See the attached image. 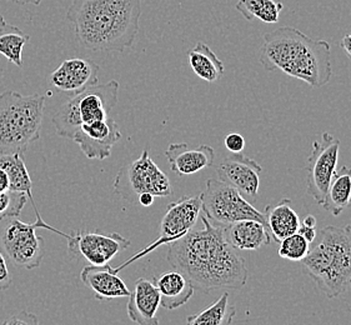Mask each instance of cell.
<instances>
[{
  "label": "cell",
  "instance_id": "cell-21",
  "mask_svg": "<svg viewBox=\"0 0 351 325\" xmlns=\"http://www.w3.org/2000/svg\"><path fill=\"white\" fill-rule=\"evenodd\" d=\"M264 214L267 230L276 243L298 233L300 228L299 215L291 208V200L289 198H282L275 205H267Z\"/></svg>",
  "mask_w": 351,
  "mask_h": 325
},
{
  "label": "cell",
  "instance_id": "cell-12",
  "mask_svg": "<svg viewBox=\"0 0 351 325\" xmlns=\"http://www.w3.org/2000/svg\"><path fill=\"white\" fill-rule=\"evenodd\" d=\"M130 239L119 233L77 230L68 241V253L73 259L83 258L90 265H106L130 247Z\"/></svg>",
  "mask_w": 351,
  "mask_h": 325
},
{
  "label": "cell",
  "instance_id": "cell-39",
  "mask_svg": "<svg viewBox=\"0 0 351 325\" xmlns=\"http://www.w3.org/2000/svg\"><path fill=\"white\" fill-rule=\"evenodd\" d=\"M345 232H346V234H348V237H349V239H350L351 241V223L349 224V226L345 228Z\"/></svg>",
  "mask_w": 351,
  "mask_h": 325
},
{
  "label": "cell",
  "instance_id": "cell-26",
  "mask_svg": "<svg viewBox=\"0 0 351 325\" xmlns=\"http://www.w3.org/2000/svg\"><path fill=\"white\" fill-rule=\"evenodd\" d=\"M237 308L229 302V293L225 291L218 300L197 314L189 315L186 325H232Z\"/></svg>",
  "mask_w": 351,
  "mask_h": 325
},
{
  "label": "cell",
  "instance_id": "cell-16",
  "mask_svg": "<svg viewBox=\"0 0 351 325\" xmlns=\"http://www.w3.org/2000/svg\"><path fill=\"white\" fill-rule=\"evenodd\" d=\"M80 279L98 300L129 298L132 293L110 264L86 265L80 273Z\"/></svg>",
  "mask_w": 351,
  "mask_h": 325
},
{
  "label": "cell",
  "instance_id": "cell-20",
  "mask_svg": "<svg viewBox=\"0 0 351 325\" xmlns=\"http://www.w3.org/2000/svg\"><path fill=\"white\" fill-rule=\"evenodd\" d=\"M153 280L160 294V305L167 311H176L186 304L195 291L189 279L178 270L154 276Z\"/></svg>",
  "mask_w": 351,
  "mask_h": 325
},
{
  "label": "cell",
  "instance_id": "cell-35",
  "mask_svg": "<svg viewBox=\"0 0 351 325\" xmlns=\"http://www.w3.org/2000/svg\"><path fill=\"white\" fill-rule=\"evenodd\" d=\"M340 47L344 49L346 56L351 58V34L345 36L344 38L340 40Z\"/></svg>",
  "mask_w": 351,
  "mask_h": 325
},
{
  "label": "cell",
  "instance_id": "cell-11",
  "mask_svg": "<svg viewBox=\"0 0 351 325\" xmlns=\"http://www.w3.org/2000/svg\"><path fill=\"white\" fill-rule=\"evenodd\" d=\"M340 141L325 132L320 141L313 143V150L305 168L308 193L317 204H323L328 189L337 171Z\"/></svg>",
  "mask_w": 351,
  "mask_h": 325
},
{
  "label": "cell",
  "instance_id": "cell-27",
  "mask_svg": "<svg viewBox=\"0 0 351 325\" xmlns=\"http://www.w3.org/2000/svg\"><path fill=\"white\" fill-rule=\"evenodd\" d=\"M235 9L246 21L259 19L267 24H276L284 4L281 0H238Z\"/></svg>",
  "mask_w": 351,
  "mask_h": 325
},
{
  "label": "cell",
  "instance_id": "cell-13",
  "mask_svg": "<svg viewBox=\"0 0 351 325\" xmlns=\"http://www.w3.org/2000/svg\"><path fill=\"white\" fill-rule=\"evenodd\" d=\"M263 167L244 154H230L219 162V180L229 184L244 198L256 199L259 193L260 173Z\"/></svg>",
  "mask_w": 351,
  "mask_h": 325
},
{
  "label": "cell",
  "instance_id": "cell-24",
  "mask_svg": "<svg viewBox=\"0 0 351 325\" xmlns=\"http://www.w3.org/2000/svg\"><path fill=\"white\" fill-rule=\"evenodd\" d=\"M323 208L334 217H339L351 205V169L343 167L337 171L324 200Z\"/></svg>",
  "mask_w": 351,
  "mask_h": 325
},
{
  "label": "cell",
  "instance_id": "cell-29",
  "mask_svg": "<svg viewBox=\"0 0 351 325\" xmlns=\"http://www.w3.org/2000/svg\"><path fill=\"white\" fill-rule=\"evenodd\" d=\"M28 197L24 193L7 191L0 193V219L19 217L27 204Z\"/></svg>",
  "mask_w": 351,
  "mask_h": 325
},
{
  "label": "cell",
  "instance_id": "cell-19",
  "mask_svg": "<svg viewBox=\"0 0 351 325\" xmlns=\"http://www.w3.org/2000/svg\"><path fill=\"white\" fill-rule=\"evenodd\" d=\"M225 238L235 250H259L269 245L271 235L258 220L244 219L224 226Z\"/></svg>",
  "mask_w": 351,
  "mask_h": 325
},
{
  "label": "cell",
  "instance_id": "cell-32",
  "mask_svg": "<svg viewBox=\"0 0 351 325\" xmlns=\"http://www.w3.org/2000/svg\"><path fill=\"white\" fill-rule=\"evenodd\" d=\"M12 283H13V278L10 274V270L8 268L7 258L0 250V291L9 289Z\"/></svg>",
  "mask_w": 351,
  "mask_h": 325
},
{
  "label": "cell",
  "instance_id": "cell-40",
  "mask_svg": "<svg viewBox=\"0 0 351 325\" xmlns=\"http://www.w3.org/2000/svg\"><path fill=\"white\" fill-rule=\"evenodd\" d=\"M350 288H351V284H350Z\"/></svg>",
  "mask_w": 351,
  "mask_h": 325
},
{
  "label": "cell",
  "instance_id": "cell-34",
  "mask_svg": "<svg viewBox=\"0 0 351 325\" xmlns=\"http://www.w3.org/2000/svg\"><path fill=\"white\" fill-rule=\"evenodd\" d=\"M154 195H152V194H149V193H144V194L139 195V198H138V203H139L141 206L148 208L150 205H153V203H154Z\"/></svg>",
  "mask_w": 351,
  "mask_h": 325
},
{
  "label": "cell",
  "instance_id": "cell-22",
  "mask_svg": "<svg viewBox=\"0 0 351 325\" xmlns=\"http://www.w3.org/2000/svg\"><path fill=\"white\" fill-rule=\"evenodd\" d=\"M188 60L197 77L208 83H217L224 75V64L205 43H197L188 51Z\"/></svg>",
  "mask_w": 351,
  "mask_h": 325
},
{
  "label": "cell",
  "instance_id": "cell-14",
  "mask_svg": "<svg viewBox=\"0 0 351 325\" xmlns=\"http://www.w3.org/2000/svg\"><path fill=\"white\" fill-rule=\"evenodd\" d=\"M121 139L119 125L109 117L106 121L83 124L73 136L86 158L104 160L112 154V147Z\"/></svg>",
  "mask_w": 351,
  "mask_h": 325
},
{
  "label": "cell",
  "instance_id": "cell-5",
  "mask_svg": "<svg viewBox=\"0 0 351 325\" xmlns=\"http://www.w3.org/2000/svg\"><path fill=\"white\" fill-rule=\"evenodd\" d=\"M45 97L0 94V153H24L40 138Z\"/></svg>",
  "mask_w": 351,
  "mask_h": 325
},
{
  "label": "cell",
  "instance_id": "cell-10",
  "mask_svg": "<svg viewBox=\"0 0 351 325\" xmlns=\"http://www.w3.org/2000/svg\"><path fill=\"white\" fill-rule=\"evenodd\" d=\"M202 214V194L197 195H184L174 203L168 205V209L162 217L159 226V237L148 247L143 248L139 253L133 255L128 262L123 263L118 268H114L119 274L120 270L129 267L143 256L153 253L162 245H169L174 241L182 239L197 226V220Z\"/></svg>",
  "mask_w": 351,
  "mask_h": 325
},
{
  "label": "cell",
  "instance_id": "cell-25",
  "mask_svg": "<svg viewBox=\"0 0 351 325\" xmlns=\"http://www.w3.org/2000/svg\"><path fill=\"white\" fill-rule=\"evenodd\" d=\"M30 40V36L23 30L7 23L0 15V54L10 63L23 67V49Z\"/></svg>",
  "mask_w": 351,
  "mask_h": 325
},
{
  "label": "cell",
  "instance_id": "cell-7",
  "mask_svg": "<svg viewBox=\"0 0 351 325\" xmlns=\"http://www.w3.org/2000/svg\"><path fill=\"white\" fill-rule=\"evenodd\" d=\"M33 209L36 213V220L32 224L21 221L18 217L0 219L1 253L7 258L8 262L12 263L14 267L27 270L38 268L45 255L44 238L36 234V229H47L62 235L68 241L71 238V234L64 233L54 226L47 224L43 220L36 205H33Z\"/></svg>",
  "mask_w": 351,
  "mask_h": 325
},
{
  "label": "cell",
  "instance_id": "cell-8",
  "mask_svg": "<svg viewBox=\"0 0 351 325\" xmlns=\"http://www.w3.org/2000/svg\"><path fill=\"white\" fill-rule=\"evenodd\" d=\"M112 188L117 195L133 204L144 193L155 198H167L173 194L170 179L153 160L149 148L144 149L138 159L128 162L118 171Z\"/></svg>",
  "mask_w": 351,
  "mask_h": 325
},
{
  "label": "cell",
  "instance_id": "cell-2",
  "mask_svg": "<svg viewBox=\"0 0 351 325\" xmlns=\"http://www.w3.org/2000/svg\"><path fill=\"white\" fill-rule=\"evenodd\" d=\"M141 0H73L66 19L85 49L124 51L139 33Z\"/></svg>",
  "mask_w": 351,
  "mask_h": 325
},
{
  "label": "cell",
  "instance_id": "cell-3",
  "mask_svg": "<svg viewBox=\"0 0 351 325\" xmlns=\"http://www.w3.org/2000/svg\"><path fill=\"white\" fill-rule=\"evenodd\" d=\"M330 58L326 40L311 39L293 27H280L264 36L259 60L267 71H280L311 88H322L332 77Z\"/></svg>",
  "mask_w": 351,
  "mask_h": 325
},
{
  "label": "cell",
  "instance_id": "cell-18",
  "mask_svg": "<svg viewBox=\"0 0 351 325\" xmlns=\"http://www.w3.org/2000/svg\"><path fill=\"white\" fill-rule=\"evenodd\" d=\"M165 156L171 170L183 177L211 167L215 160V152L209 145L190 149L186 143H174L165 150Z\"/></svg>",
  "mask_w": 351,
  "mask_h": 325
},
{
  "label": "cell",
  "instance_id": "cell-23",
  "mask_svg": "<svg viewBox=\"0 0 351 325\" xmlns=\"http://www.w3.org/2000/svg\"><path fill=\"white\" fill-rule=\"evenodd\" d=\"M0 168L7 173L9 191L24 193L32 205H36L32 191L33 183L23 153H0Z\"/></svg>",
  "mask_w": 351,
  "mask_h": 325
},
{
  "label": "cell",
  "instance_id": "cell-1",
  "mask_svg": "<svg viewBox=\"0 0 351 325\" xmlns=\"http://www.w3.org/2000/svg\"><path fill=\"white\" fill-rule=\"evenodd\" d=\"M200 219L202 229H193L169 244V264L203 293L244 288L249 278L245 259L226 241L224 226L213 223L204 213Z\"/></svg>",
  "mask_w": 351,
  "mask_h": 325
},
{
  "label": "cell",
  "instance_id": "cell-36",
  "mask_svg": "<svg viewBox=\"0 0 351 325\" xmlns=\"http://www.w3.org/2000/svg\"><path fill=\"white\" fill-rule=\"evenodd\" d=\"M9 191V179L7 173L0 168V193Z\"/></svg>",
  "mask_w": 351,
  "mask_h": 325
},
{
  "label": "cell",
  "instance_id": "cell-9",
  "mask_svg": "<svg viewBox=\"0 0 351 325\" xmlns=\"http://www.w3.org/2000/svg\"><path fill=\"white\" fill-rule=\"evenodd\" d=\"M202 212L218 226H228L239 220H258L267 226L264 213L250 204L239 191L219 179H209L202 193Z\"/></svg>",
  "mask_w": 351,
  "mask_h": 325
},
{
  "label": "cell",
  "instance_id": "cell-37",
  "mask_svg": "<svg viewBox=\"0 0 351 325\" xmlns=\"http://www.w3.org/2000/svg\"><path fill=\"white\" fill-rule=\"evenodd\" d=\"M302 226H313V228H316V218L314 215H306L304 220H302Z\"/></svg>",
  "mask_w": 351,
  "mask_h": 325
},
{
  "label": "cell",
  "instance_id": "cell-15",
  "mask_svg": "<svg viewBox=\"0 0 351 325\" xmlns=\"http://www.w3.org/2000/svg\"><path fill=\"white\" fill-rule=\"evenodd\" d=\"M99 65L90 59L73 58L60 64L50 75V83L58 92L74 95L98 83Z\"/></svg>",
  "mask_w": 351,
  "mask_h": 325
},
{
  "label": "cell",
  "instance_id": "cell-38",
  "mask_svg": "<svg viewBox=\"0 0 351 325\" xmlns=\"http://www.w3.org/2000/svg\"><path fill=\"white\" fill-rule=\"evenodd\" d=\"M15 3L24 5V4H34V5H39L43 0H13Z\"/></svg>",
  "mask_w": 351,
  "mask_h": 325
},
{
  "label": "cell",
  "instance_id": "cell-31",
  "mask_svg": "<svg viewBox=\"0 0 351 325\" xmlns=\"http://www.w3.org/2000/svg\"><path fill=\"white\" fill-rule=\"evenodd\" d=\"M224 144L230 153L239 154L245 148V139L238 133H230L225 136Z\"/></svg>",
  "mask_w": 351,
  "mask_h": 325
},
{
  "label": "cell",
  "instance_id": "cell-33",
  "mask_svg": "<svg viewBox=\"0 0 351 325\" xmlns=\"http://www.w3.org/2000/svg\"><path fill=\"white\" fill-rule=\"evenodd\" d=\"M298 233L302 234V237L305 238V241H309L310 244L315 241L316 237H317L316 228H313V226H300Z\"/></svg>",
  "mask_w": 351,
  "mask_h": 325
},
{
  "label": "cell",
  "instance_id": "cell-4",
  "mask_svg": "<svg viewBox=\"0 0 351 325\" xmlns=\"http://www.w3.org/2000/svg\"><path fill=\"white\" fill-rule=\"evenodd\" d=\"M300 263L325 297L334 299L350 288L351 241L345 229L323 228L317 244Z\"/></svg>",
  "mask_w": 351,
  "mask_h": 325
},
{
  "label": "cell",
  "instance_id": "cell-28",
  "mask_svg": "<svg viewBox=\"0 0 351 325\" xmlns=\"http://www.w3.org/2000/svg\"><path fill=\"white\" fill-rule=\"evenodd\" d=\"M278 254L290 262H302L310 250L309 241H305L302 234L295 233L279 243Z\"/></svg>",
  "mask_w": 351,
  "mask_h": 325
},
{
  "label": "cell",
  "instance_id": "cell-17",
  "mask_svg": "<svg viewBox=\"0 0 351 325\" xmlns=\"http://www.w3.org/2000/svg\"><path fill=\"white\" fill-rule=\"evenodd\" d=\"M160 306V294L154 282L139 278L133 293L129 296L128 317L138 325H159L158 311Z\"/></svg>",
  "mask_w": 351,
  "mask_h": 325
},
{
  "label": "cell",
  "instance_id": "cell-30",
  "mask_svg": "<svg viewBox=\"0 0 351 325\" xmlns=\"http://www.w3.org/2000/svg\"><path fill=\"white\" fill-rule=\"evenodd\" d=\"M3 325H40L36 314L28 311H21L8 318Z\"/></svg>",
  "mask_w": 351,
  "mask_h": 325
},
{
  "label": "cell",
  "instance_id": "cell-6",
  "mask_svg": "<svg viewBox=\"0 0 351 325\" xmlns=\"http://www.w3.org/2000/svg\"><path fill=\"white\" fill-rule=\"evenodd\" d=\"M119 83L110 80L106 84L94 85L66 101L53 117L51 123L56 134L73 139L83 124L106 121L118 103Z\"/></svg>",
  "mask_w": 351,
  "mask_h": 325
}]
</instances>
